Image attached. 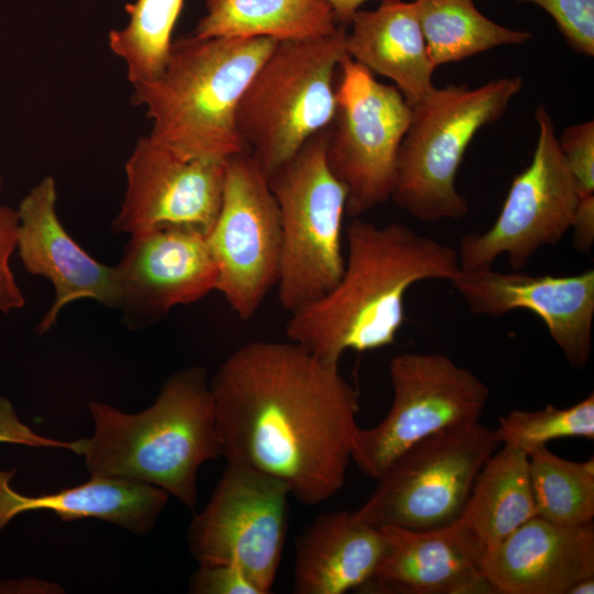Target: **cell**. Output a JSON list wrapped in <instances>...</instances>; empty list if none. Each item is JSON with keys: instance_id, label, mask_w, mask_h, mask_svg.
Here are the masks:
<instances>
[{"instance_id": "6da1fadb", "label": "cell", "mask_w": 594, "mask_h": 594, "mask_svg": "<svg viewBox=\"0 0 594 594\" xmlns=\"http://www.w3.org/2000/svg\"><path fill=\"white\" fill-rule=\"evenodd\" d=\"M222 457L283 482L316 505L343 485L352 460L359 394L300 344L252 341L210 380Z\"/></svg>"}, {"instance_id": "277c9868", "label": "cell", "mask_w": 594, "mask_h": 594, "mask_svg": "<svg viewBox=\"0 0 594 594\" xmlns=\"http://www.w3.org/2000/svg\"><path fill=\"white\" fill-rule=\"evenodd\" d=\"M278 42L270 37L173 41L161 73L133 85L132 102L145 108L150 136L188 158L226 162L248 151L237 128L240 98Z\"/></svg>"}, {"instance_id": "30bf717a", "label": "cell", "mask_w": 594, "mask_h": 594, "mask_svg": "<svg viewBox=\"0 0 594 594\" xmlns=\"http://www.w3.org/2000/svg\"><path fill=\"white\" fill-rule=\"evenodd\" d=\"M388 371L391 408L377 426L358 428L351 454L358 468L376 480L419 441L479 421L490 396L477 375L442 353L397 354Z\"/></svg>"}, {"instance_id": "8d00e7d4", "label": "cell", "mask_w": 594, "mask_h": 594, "mask_svg": "<svg viewBox=\"0 0 594 594\" xmlns=\"http://www.w3.org/2000/svg\"><path fill=\"white\" fill-rule=\"evenodd\" d=\"M1 185H2V179H1V175H0V189H1Z\"/></svg>"}, {"instance_id": "8992f818", "label": "cell", "mask_w": 594, "mask_h": 594, "mask_svg": "<svg viewBox=\"0 0 594 594\" xmlns=\"http://www.w3.org/2000/svg\"><path fill=\"white\" fill-rule=\"evenodd\" d=\"M521 86L519 76L474 89L448 85L411 106L396 160L394 202L420 221L463 218L469 206L455 187L463 155L476 132L503 116Z\"/></svg>"}, {"instance_id": "83f0119b", "label": "cell", "mask_w": 594, "mask_h": 594, "mask_svg": "<svg viewBox=\"0 0 594 594\" xmlns=\"http://www.w3.org/2000/svg\"><path fill=\"white\" fill-rule=\"evenodd\" d=\"M495 432L502 446L513 447L527 455L561 438L593 440L594 395L568 408L548 405L539 410H512L499 418Z\"/></svg>"}, {"instance_id": "603a6c76", "label": "cell", "mask_w": 594, "mask_h": 594, "mask_svg": "<svg viewBox=\"0 0 594 594\" xmlns=\"http://www.w3.org/2000/svg\"><path fill=\"white\" fill-rule=\"evenodd\" d=\"M535 516L528 455L503 446L479 472L460 520L485 553Z\"/></svg>"}, {"instance_id": "52a82bcc", "label": "cell", "mask_w": 594, "mask_h": 594, "mask_svg": "<svg viewBox=\"0 0 594 594\" xmlns=\"http://www.w3.org/2000/svg\"><path fill=\"white\" fill-rule=\"evenodd\" d=\"M327 129L267 177L282 228L277 296L289 312L327 294L344 270L346 190L327 164Z\"/></svg>"}, {"instance_id": "ffe728a7", "label": "cell", "mask_w": 594, "mask_h": 594, "mask_svg": "<svg viewBox=\"0 0 594 594\" xmlns=\"http://www.w3.org/2000/svg\"><path fill=\"white\" fill-rule=\"evenodd\" d=\"M377 528L345 510L319 515L296 540L293 592L343 594L362 587L385 550Z\"/></svg>"}, {"instance_id": "d6986e66", "label": "cell", "mask_w": 594, "mask_h": 594, "mask_svg": "<svg viewBox=\"0 0 594 594\" xmlns=\"http://www.w3.org/2000/svg\"><path fill=\"white\" fill-rule=\"evenodd\" d=\"M482 571L495 593L568 594L594 575V526L569 527L535 516L486 550Z\"/></svg>"}, {"instance_id": "7402d4cb", "label": "cell", "mask_w": 594, "mask_h": 594, "mask_svg": "<svg viewBox=\"0 0 594 594\" xmlns=\"http://www.w3.org/2000/svg\"><path fill=\"white\" fill-rule=\"evenodd\" d=\"M14 473L15 469L0 471V530L21 513L50 510L63 521L94 518L143 536L153 529L169 496L155 485L101 476L52 494L28 496L10 486Z\"/></svg>"}, {"instance_id": "cb8c5ba5", "label": "cell", "mask_w": 594, "mask_h": 594, "mask_svg": "<svg viewBox=\"0 0 594 594\" xmlns=\"http://www.w3.org/2000/svg\"><path fill=\"white\" fill-rule=\"evenodd\" d=\"M193 34L200 37L320 38L340 25L322 0H206Z\"/></svg>"}, {"instance_id": "4dcf8cb0", "label": "cell", "mask_w": 594, "mask_h": 594, "mask_svg": "<svg viewBox=\"0 0 594 594\" xmlns=\"http://www.w3.org/2000/svg\"><path fill=\"white\" fill-rule=\"evenodd\" d=\"M19 228L18 210L0 207V311L9 312L24 306L23 295L9 266V258L16 248Z\"/></svg>"}, {"instance_id": "e0dca14e", "label": "cell", "mask_w": 594, "mask_h": 594, "mask_svg": "<svg viewBox=\"0 0 594 594\" xmlns=\"http://www.w3.org/2000/svg\"><path fill=\"white\" fill-rule=\"evenodd\" d=\"M56 185L43 178L23 198L18 209L16 248L26 271L48 278L54 301L37 327L48 331L61 310L78 299H94L118 308L119 282L114 266L99 263L67 233L56 213Z\"/></svg>"}, {"instance_id": "4316f807", "label": "cell", "mask_w": 594, "mask_h": 594, "mask_svg": "<svg viewBox=\"0 0 594 594\" xmlns=\"http://www.w3.org/2000/svg\"><path fill=\"white\" fill-rule=\"evenodd\" d=\"M185 0L127 3L128 23L109 32V47L125 65L131 85L154 79L163 69Z\"/></svg>"}, {"instance_id": "f1b7e54d", "label": "cell", "mask_w": 594, "mask_h": 594, "mask_svg": "<svg viewBox=\"0 0 594 594\" xmlns=\"http://www.w3.org/2000/svg\"><path fill=\"white\" fill-rule=\"evenodd\" d=\"M544 9L568 44L578 53L594 55V0H517Z\"/></svg>"}, {"instance_id": "7c38bea8", "label": "cell", "mask_w": 594, "mask_h": 594, "mask_svg": "<svg viewBox=\"0 0 594 594\" xmlns=\"http://www.w3.org/2000/svg\"><path fill=\"white\" fill-rule=\"evenodd\" d=\"M535 117L539 132L532 160L513 179L493 226L460 240L462 271L490 268L501 255L513 270H520L541 248L559 243L572 227L580 198L575 182L549 112L540 105Z\"/></svg>"}, {"instance_id": "e575fe53", "label": "cell", "mask_w": 594, "mask_h": 594, "mask_svg": "<svg viewBox=\"0 0 594 594\" xmlns=\"http://www.w3.org/2000/svg\"><path fill=\"white\" fill-rule=\"evenodd\" d=\"M332 10L337 23L340 26L348 28L353 15L360 10V7L369 0H322ZM384 1V0H381Z\"/></svg>"}, {"instance_id": "2e32d148", "label": "cell", "mask_w": 594, "mask_h": 594, "mask_svg": "<svg viewBox=\"0 0 594 594\" xmlns=\"http://www.w3.org/2000/svg\"><path fill=\"white\" fill-rule=\"evenodd\" d=\"M471 312L502 317L532 311L573 369L591 358L594 320V271L570 276L529 275L492 267L460 271L451 280Z\"/></svg>"}, {"instance_id": "836d02e7", "label": "cell", "mask_w": 594, "mask_h": 594, "mask_svg": "<svg viewBox=\"0 0 594 594\" xmlns=\"http://www.w3.org/2000/svg\"><path fill=\"white\" fill-rule=\"evenodd\" d=\"M571 229L574 248L588 253L594 244V196L580 197Z\"/></svg>"}, {"instance_id": "4fadbf2b", "label": "cell", "mask_w": 594, "mask_h": 594, "mask_svg": "<svg viewBox=\"0 0 594 594\" xmlns=\"http://www.w3.org/2000/svg\"><path fill=\"white\" fill-rule=\"evenodd\" d=\"M208 242L217 290L239 318L250 319L277 285L282 228L267 177L249 151L224 162L221 206Z\"/></svg>"}, {"instance_id": "d4e9b609", "label": "cell", "mask_w": 594, "mask_h": 594, "mask_svg": "<svg viewBox=\"0 0 594 594\" xmlns=\"http://www.w3.org/2000/svg\"><path fill=\"white\" fill-rule=\"evenodd\" d=\"M435 67L459 62L491 48L520 44L531 37L482 14L473 0H414Z\"/></svg>"}, {"instance_id": "f546056e", "label": "cell", "mask_w": 594, "mask_h": 594, "mask_svg": "<svg viewBox=\"0 0 594 594\" xmlns=\"http://www.w3.org/2000/svg\"><path fill=\"white\" fill-rule=\"evenodd\" d=\"M558 145L579 196H594V121L568 127L558 138Z\"/></svg>"}, {"instance_id": "ac0fdd59", "label": "cell", "mask_w": 594, "mask_h": 594, "mask_svg": "<svg viewBox=\"0 0 594 594\" xmlns=\"http://www.w3.org/2000/svg\"><path fill=\"white\" fill-rule=\"evenodd\" d=\"M381 529L385 550L363 586L384 593H495L482 571L484 551L460 518L431 529Z\"/></svg>"}, {"instance_id": "484cf974", "label": "cell", "mask_w": 594, "mask_h": 594, "mask_svg": "<svg viewBox=\"0 0 594 594\" xmlns=\"http://www.w3.org/2000/svg\"><path fill=\"white\" fill-rule=\"evenodd\" d=\"M537 516L578 527L594 518V459L575 462L543 447L528 455Z\"/></svg>"}, {"instance_id": "8fae6325", "label": "cell", "mask_w": 594, "mask_h": 594, "mask_svg": "<svg viewBox=\"0 0 594 594\" xmlns=\"http://www.w3.org/2000/svg\"><path fill=\"white\" fill-rule=\"evenodd\" d=\"M288 487L254 469L227 462L205 508L188 527L199 565L235 564L261 594L272 591L288 529Z\"/></svg>"}, {"instance_id": "5bb4252c", "label": "cell", "mask_w": 594, "mask_h": 594, "mask_svg": "<svg viewBox=\"0 0 594 594\" xmlns=\"http://www.w3.org/2000/svg\"><path fill=\"white\" fill-rule=\"evenodd\" d=\"M125 180L116 232L185 226L208 234L221 206L224 162L185 157L147 135L125 163Z\"/></svg>"}, {"instance_id": "9c48e42d", "label": "cell", "mask_w": 594, "mask_h": 594, "mask_svg": "<svg viewBox=\"0 0 594 594\" xmlns=\"http://www.w3.org/2000/svg\"><path fill=\"white\" fill-rule=\"evenodd\" d=\"M336 102L326 160L346 190L345 212L360 218L392 197L411 107L395 86L377 81L346 53L338 67Z\"/></svg>"}, {"instance_id": "d6a6232c", "label": "cell", "mask_w": 594, "mask_h": 594, "mask_svg": "<svg viewBox=\"0 0 594 594\" xmlns=\"http://www.w3.org/2000/svg\"><path fill=\"white\" fill-rule=\"evenodd\" d=\"M0 442L24 444L34 448L65 449L80 454L82 440H56L41 436L22 422L12 404L0 396Z\"/></svg>"}, {"instance_id": "44dd1931", "label": "cell", "mask_w": 594, "mask_h": 594, "mask_svg": "<svg viewBox=\"0 0 594 594\" xmlns=\"http://www.w3.org/2000/svg\"><path fill=\"white\" fill-rule=\"evenodd\" d=\"M349 26L345 53L372 74L389 78L410 107L436 89V67L414 1L384 0L375 10L356 11Z\"/></svg>"}, {"instance_id": "3957f363", "label": "cell", "mask_w": 594, "mask_h": 594, "mask_svg": "<svg viewBox=\"0 0 594 594\" xmlns=\"http://www.w3.org/2000/svg\"><path fill=\"white\" fill-rule=\"evenodd\" d=\"M94 433L79 455L90 476L119 477L155 485L194 509L197 473L222 457L210 381L204 367L169 376L154 403L139 413L88 404Z\"/></svg>"}, {"instance_id": "5b68a950", "label": "cell", "mask_w": 594, "mask_h": 594, "mask_svg": "<svg viewBox=\"0 0 594 594\" xmlns=\"http://www.w3.org/2000/svg\"><path fill=\"white\" fill-rule=\"evenodd\" d=\"M346 29L320 38L278 42L244 89L237 128L266 177L332 122Z\"/></svg>"}, {"instance_id": "d590c367", "label": "cell", "mask_w": 594, "mask_h": 594, "mask_svg": "<svg viewBox=\"0 0 594 594\" xmlns=\"http://www.w3.org/2000/svg\"><path fill=\"white\" fill-rule=\"evenodd\" d=\"M594 592V575L586 576L578 582H575L568 594H588Z\"/></svg>"}, {"instance_id": "7a4b0ae2", "label": "cell", "mask_w": 594, "mask_h": 594, "mask_svg": "<svg viewBox=\"0 0 594 594\" xmlns=\"http://www.w3.org/2000/svg\"><path fill=\"white\" fill-rule=\"evenodd\" d=\"M343 273L322 297L290 312L288 340L324 363L346 350L393 344L405 321V296L416 283L451 282L461 271L455 249L402 223L376 226L352 218L344 231Z\"/></svg>"}, {"instance_id": "9a60e30c", "label": "cell", "mask_w": 594, "mask_h": 594, "mask_svg": "<svg viewBox=\"0 0 594 594\" xmlns=\"http://www.w3.org/2000/svg\"><path fill=\"white\" fill-rule=\"evenodd\" d=\"M125 323L144 327L170 309L217 290L218 270L208 234L185 226H165L131 234L114 266Z\"/></svg>"}, {"instance_id": "ba28073f", "label": "cell", "mask_w": 594, "mask_h": 594, "mask_svg": "<svg viewBox=\"0 0 594 594\" xmlns=\"http://www.w3.org/2000/svg\"><path fill=\"white\" fill-rule=\"evenodd\" d=\"M501 446L479 421L432 435L400 454L354 516L377 528L431 529L458 520L475 479Z\"/></svg>"}, {"instance_id": "1f68e13d", "label": "cell", "mask_w": 594, "mask_h": 594, "mask_svg": "<svg viewBox=\"0 0 594 594\" xmlns=\"http://www.w3.org/2000/svg\"><path fill=\"white\" fill-rule=\"evenodd\" d=\"M195 594H261L255 584L235 564L199 565L189 581Z\"/></svg>"}]
</instances>
